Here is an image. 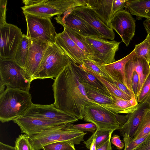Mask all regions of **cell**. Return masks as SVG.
<instances>
[{"label": "cell", "instance_id": "cell-22", "mask_svg": "<svg viewBox=\"0 0 150 150\" xmlns=\"http://www.w3.org/2000/svg\"><path fill=\"white\" fill-rule=\"evenodd\" d=\"M111 96L113 99L112 103L100 104L114 113L127 114L133 112L138 108V103L135 97L129 100H126L114 95Z\"/></svg>", "mask_w": 150, "mask_h": 150}, {"label": "cell", "instance_id": "cell-25", "mask_svg": "<svg viewBox=\"0 0 150 150\" xmlns=\"http://www.w3.org/2000/svg\"><path fill=\"white\" fill-rule=\"evenodd\" d=\"M63 27L70 38L84 53L88 59L93 60V53L85 37L71 28L65 26Z\"/></svg>", "mask_w": 150, "mask_h": 150}, {"label": "cell", "instance_id": "cell-3", "mask_svg": "<svg viewBox=\"0 0 150 150\" xmlns=\"http://www.w3.org/2000/svg\"><path fill=\"white\" fill-rule=\"evenodd\" d=\"M33 80L26 70L13 60L0 58V93L5 86L29 91Z\"/></svg>", "mask_w": 150, "mask_h": 150}, {"label": "cell", "instance_id": "cell-16", "mask_svg": "<svg viewBox=\"0 0 150 150\" xmlns=\"http://www.w3.org/2000/svg\"><path fill=\"white\" fill-rule=\"evenodd\" d=\"M54 19L58 23L71 28L84 36L103 38L94 29L69 9Z\"/></svg>", "mask_w": 150, "mask_h": 150}, {"label": "cell", "instance_id": "cell-37", "mask_svg": "<svg viewBox=\"0 0 150 150\" xmlns=\"http://www.w3.org/2000/svg\"><path fill=\"white\" fill-rule=\"evenodd\" d=\"M7 1V0H0V27L7 23L6 17Z\"/></svg>", "mask_w": 150, "mask_h": 150}, {"label": "cell", "instance_id": "cell-38", "mask_svg": "<svg viewBox=\"0 0 150 150\" xmlns=\"http://www.w3.org/2000/svg\"><path fill=\"white\" fill-rule=\"evenodd\" d=\"M127 0H113L112 12L114 14L117 12L123 10L125 7Z\"/></svg>", "mask_w": 150, "mask_h": 150}, {"label": "cell", "instance_id": "cell-29", "mask_svg": "<svg viewBox=\"0 0 150 150\" xmlns=\"http://www.w3.org/2000/svg\"><path fill=\"white\" fill-rule=\"evenodd\" d=\"M150 133V109L146 108L144 111L141 121L132 140L139 139Z\"/></svg>", "mask_w": 150, "mask_h": 150}, {"label": "cell", "instance_id": "cell-42", "mask_svg": "<svg viewBox=\"0 0 150 150\" xmlns=\"http://www.w3.org/2000/svg\"><path fill=\"white\" fill-rule=\"evenodd\" d=\"M111 135L106 142L96 147V150H112L111 139Z\"/></svg>", "mask_w": 150, "mask_h": 150}, {"label": "cell", "instance_id": "cell-32", "mask_svg": "<svg viewBox=\"0 0 150 150\" xmlns=\"http://www.w3.org/2000/svg\"><path fill=\"white\" fill-rule=\"evenodd\" d=\"M134 50L136 56L143 57L149 63L150 59V44L146 38L142 42L136 45Z\"/></svg>", "mask_w": 150, "mask_h": 150}, {"label": "cell", "instance_id": "cell-24", "mask_svg": "<svg viewBox=\"0 0 150 150\" xmlns=\"http://www.w3.org/2000/svg\"><path fill=\"white\" fill-rule=\"evenodd\" d=\"M132 15L150 19V0H128L125 7Z\"/></svg>", "mask_w": 150, "mask_h": 150}, {"label": "cell", "instance_id": "cell-33", "mask_svg": "<svg viewBox=\"0 0 150 150\" xmlns=\"http://www.w3.org/2000/svg\"><path fill=\"white\" fill-rule=\"evenodd\" d=\"M63 129L67 130L88 132L93 134L96 130L97 127L95 124L91 122L78 124L69 123L66 124Z\"/></svg>", "mask_w": 150, "mask_h": 150}, {"label": "cell", "instance_id": "cell-4", "mask_svg": "<svg viewBox=\"0 0 150 150\" xmlns=\"http://www.w3.org/2000/svg\"><path fill=\"white\" fill-rule=\"evenodd\" d=\"M84 121L93 123L98 130H115L125 122V115L114 113L94 101L88 102L84 110Z\"/></svg>", "mask_w": 150, "mask_h": 150}, {"label": "cell", "instance_id": "cell-14", "mask_svg": "<svg viewBox=\"0 0 150 150\" xmlns=\"http://www.w3.org/2000/svg\"><path fill=\"white\" fill-rule=\"evenodd\" d=\"M69 9L94 29L103 38L114 39L115 34L113 30L102 22L91 8L82 5Z\"/></svg>", "mask_w": 150, "mask_h": 150}, {"label": "cell", "instance_id": "cell-23", "mask_svg": "<svg viewBox=\"0 0 150 150\" xmlns=\"http://www.w3.org/2000/svg\"><path fill=\"white\" fill-rule=\"evenodd\" d=\"M81 81L84 87L86 96L90 99L103 105L113 102V99L109 93L85 82L82 80Z\"/></svg>", "mask_w": 150, "mask_h": 150}, {"label": "cell", "instance_id": "cell-43", "mask_svg": "<svg viewBox=\"0 0 150 150\" xmlns=\"http://www.w3.org/2000/svg\"><path fill=\"white\" fill-rule=\"evenodd\" d=\"M0 150H16L15 146H13L0 142Z\"/></svg>", "mask_w": 150, "mask_h": 150}, {"label": "cell", "instance_id": "cell-30", "mask_svg": "<svg viewBox=\"0 0 150 150\" xmlns=\"http://www.w3.org/2000/svg\"><path fill=\"white\" fill-rule=\"evenodd\" d=\"M113 130H98L96 129L89 139L83 143L86 147L89 149L93 139H95L96 147L99 146L107 140L112 135Z\"/></svg>", "mask_w": 150, "mask_h": 150}, {"label": "cell", "instance_id": "cell-46", "mask_svg": "<svg viewBox=\"0 0 150 150\" xmlns=\"http://www.w3.org/2000/svg\"><path fill=\"white\" fill-rule=\"evenodd\" d=\"M146 38H147L150 44V34H147V35Z\"/></svg>", "mask_w": 150, "mask_h": 150}, {"label": "cell", "instance_id": "cell-31", "mask_svg": "<svg viewBox=\"0 0 150 150\" xmlns=\"http://www.w3.org/2000/svg\"><path fill=\"white\" fill-rule=\"evenodd\" d=\"M83 65L86 67L98 74L103 78L112 83L115 82V80L103 69L100 65L93 60L88 59H83Z\"/></svg>", "mask_w": 150, "mask_h": 150}, {"label": "cell", "instance_id": "cell-5", "mask_svg": "<svg viewBox=\"0 0 150 150\" xmlns=\"http://www.w3.org/2000/svg\"><path fill=\"white\" fill-rule=\"evenodd\" d=\"M23 12L51 18L71 8L83 5L81 0H23Z\"/></svg>", "mask_w": 150, "mask_h": 150}, {"label": "cell", "instance_id": "cell-15", "mask_svg": "<svg viewBox=\"0 0 150 150\" xmlns=\"http://www.w3.org/2000/svg\"><path fill=\"white\" fill-rule=\"evenodd\" d=\"M13 121L19 127L22 133L29 136L49 129L63 128L66 125L25 116L19 117Z\"/></svg>", "mask_w": 150, "mask_h": 150}, {"label": "cell", "instance_id": "cell-7", "mask_svg": "<svg viewBox=\"0 0 150 150\" xmlns=\"http://www.w3.org/2000/svg\"><path fill=\"white\" fill-rule=\"evenodd\" d=\"M63 128L47 130L30 136V140L34 150L43 149L44 146L57 142L66 141L74 145L83 140L86 133L79 131L67 130Z\"/></svg>", "mask_w": 150, "mask_h": 150}, {"label": "cell", "instance_id": "cell-40", "mask_svg": "<svg viewBox=\"0 0 150 150\" xmlns=\"http://www.w3.org/2000/svg\"><path fill=\"white\" fill-rule=\"evenodd\" d=\"M111 142L119 150L122 149L125 146V144L122 142L120 136L117 134H115L111 137Z\"/></svg>", "mask_w": 150, "mask_h": 150}, {"label": "cell", "instance_id": "cell-11", "mask_svg": "<svg viewBox=\"0 0 150 150\" xmlns=\"http://www.w3.org/2000/svg\"><path fill=\"white\" fill-rule=\"evenodd\" d=\"M0 30V58L13 60L23 34L17 26L7 23Z\"/></svg>", "mask_w": 150, "mask_h": 150}, {"label": "cell", "instance_id": "cell-1", "mask_svg": "<svg viewBox=\"0 0 150 150\" xmlns=\"http://www.w3.org/2000/svg\"><path fill=\"white\" fill-rule=\"evenodd\" d=\"M52 87L55 107L79 120H83L86 104L93 101L87 97L81 80L71 60L55 78Z\"/></svg>", "mask_w": 150, "mask_h": 150}, {"label": "cell", "instance_id": "cell-2", "mask_svg": "<svg viewBox=\"0 0 150 150\" xmlns=\"http://www.w3.org/2000/svg\"><path fill=\"white\" fill-rule=\"evenodd\" d=\"M29 91L6 87L0 93V120L4 123L24 115L33 104Z\"/></svg>", "mask_w": 150, "mask_h": 150}, {"label": "cell", "instance_id": "cell-6", "mask_svg": "<svg viewBox=\"0 0 150 150\" xmlns=\"http://www.w3.org/2000/svg\"><path fill=\"white\" fill-rule=\"evenodd\" d=\"M70 59L55 43L48 47L39 68L33 77L37 79L56 78L69 64Z\"/></svg>", "mask_w": 150, "mask_h": 150}, {"label": "cell", "instance_id": "cell-34", "mask_svg": "<svg viewBox=\"0 0 150 150\" xmlns=\"http://www.w3.org/2000/svg\"><path fill=\"white\" fill-rule=\"evenodd\" d=\"M30 137V136L25 134L19 135L15 142L16 150H34Z\"/></svg>", "mask_w": 150, "mask_h": 150}, {"label": "cell", "instance_id": "cell-45", "mask_svg": "<svg viewBox=\"0 0 150 150\" xmlns=\"http://www.w3.org/2000/svg\"><path fill=\"white\" fill-rule=\"evenodd\" d=\"M96 147L95 139H93L90 148V150H96Z\"/></svg>", "mask_w": 150, "mask_h": 150}, {"label": "cell", "instance_id": "cell-39", "mask_svg": "<svg viewBox=\"0 0 150 150\" xmlns=\"http://www.w3.org/2000/svg\"><path fill=\"white\" fill-rule=\"evenodd\" d=\"M133 150H150V133L142 143Z\"/></svg>", "mask_w": 150, "mask_h": 150}, {"label": "cell", "instance_id": "cell-17", "mask_svg": "<svg viewBox=\"0 0 150 150\" xmlns=\"http://www.w3.org/2000/svg\"><path fill=\"white\" fill-rule=\"evenodd\" d=\"M28 38L29 49L24 68L33 79L46 50L51 44L39 40Z\"/></svg>", "mask_w": 150, "mask_h": 150}, {"label": "cell", "instance_id": "cell-48", "mask_svg": "<svg viewBox=\"0 0 150 150\" xmlns=\"http://www.w3.org/2000/svg\"><path fill=\"white\" fill-rule=\"evenodd\" d=\"M149 64L150 65V60H149Z\"/></svg>", "mask_w": 150, "mask_h": 150}, {"label": "cell", "instance_id": "cell-36", "mask_svg": "<svg viewBox=\"0 0 150 150\" xmlns=\"http://www.w3.org/2000/svg\"><path fill=\"white\" fill-rule=\"evenodd\" d=\"M150 98V74L147 79L137 98L138 103L147 101Z\"/></svg>", "mask_w": 150, "mask_h": 150}, {"label": "cell", "instance_id": "cell-47", "mask_svg": "<svg viewBox=\"0 0 150 150\" xmlns=\"http://www.w3.org/2000/svg\"><path fill=\"white\" fill-rule=\"evenodd\" d=\"M148 104V108L150 109V98L147 101H146Z\"/></svg>", "mask_w": 150, "mask_h": 150}, {"label": "cell", "instance_id": "cell-21", "mask_svg": "<svg viewBox=\"0 0 150 150\" xmlns=\"http://www.w3.org/2000/svg\"><path fill=\"white\" fill-rule=\"evenodd\" d=\"M84 1L86 6L92 8L102 22L109 27L110 21L114 15L112 12L113 0H84Z\"/></svg>", "mask_w": 150, "mask_h": 150}, {"label": "cell", "instance_id": "cell-8", "mask_svg": "<svg viewBox=\"0 0 150 150\" xmlns=\"http://www.w3.org/2000/svg\"><path fill=\"white\" fill-rule=\"evenodd\" d=\"M27 25V36L50 44L55 43L57 34L50 18L23 12Z\"/></svg>", "mask_w": 150, "mask_h": 150}, {"label": "cell", "instance_id": "cell-19", "mask_svg": "<svg viewBox=\"0 0 150 150\" xmlns=\"http://www.w3.org/2000/svg\"><path fill=\"white\" fill-rule=\"evenodd\" d=\"M55 43L71 61L78 65H83V60L88 59L64 29L62 32L57 33Z\"/></svg>", "mask_w": 150, "mask_h": 150}, {"label": "cell", "instance_id": "cell-13", "mask_svg": "<svg viewBox=\"0 0 150 150\" xmlns=\"http://www.w3.org/2000/svg\"><path fill=\"white\" fill-rule=\"evenodd\" d=\"M135 72L139 78V85L136 98L139 95L143 86L150 74V65L149 62L144 58L136 56L135 54L126 63L125 73L127 83L130 91L135 96L132 87V78Z\"/></svg>", "mask_w": 150, "mask_h": 150}, {"label": "cell", "instance_id": "cell-41", "mask_svg": "<svg viewBox=\"0 0 150 150\" xmlns=\"http://www.w3.org/2000/svg\"><path fill=\"white\" fill-rule=\"evenodd\" d=\"M139 81V78L138 74L136 72H134L132 74V90L135 98L137 94Z\"/></svg>", "mask_w": 150, "mask_h": 150}, {"label": "cell", "instance_id": "cell-28", "mask_svg": "<svg viewBox=\"0 0 150 150\" xmlns=\"http://www.w3.org/2000/svg\"><path fill=\"white\" fill-rule=\"evenodd\" d=\"M73 62L78 75L83 81L110 93L101 82L94 75L84 70L79 65Z\"/></svg>", "mask_w": 150, "mask_h": 150}, {"label": "cell", "instance_id": "cell-9", "mask_svg": "<svg viewBox=\"0 0 150 150\" xmlns=\"http://www.w3.org/2000/svg\"><path fill=\"white\" fill-rule=\"evenodd\" d=\"M93 53V61L100 65L115 62V56L120 42L95 37L85 36Z\"/></svg>", "mask_w": 150, "mask_h": 150}, {"label": "cell", "instance_id": "cell-44", "mask_svg": "<svg viewBox=\"0 0 150 150\" xmlns=\"http://www.w3.org/2000/svg\"><path fill=\"white\" fill-rule=\"evenodd\" d=\"M143 24L147 34H150V19H146L143 22Z\"/></svg>", "mask_w": 150, "mask_h": 150}, {"label": "cell", "instance_id": "cell-12", "mask_svg": "<svg viewBox=\"0 0 150 150\" xmlns=\"http://www.w3.org/2000/svg\"><path fill=\"white\" fill-rule=\"evenodd\" d=\"M109 27L119 35L127 46L134 35L135 21L130 13L123 10L114 14L110 21Z\"/></svg>", "mask_w": 150, "mask_h": 150}, {"label": "cell", "instance_id": "cell-26", "mask_svg": "<svg viewBox=\"0 0 150 150\" xmlns=\"http://www.w3.org/2000/svg\"><path fill=\"white\" fill-rule=\"evenodd\" d=\"M79 65L83 69L93 74L100 81L110 93L111 96L114 95L126 100H129L132 98L135 97L129 95L122 91L114 84L108 81L98 74L86 67L83 65Z\"/></svg>", "mask_w": 150, "mask_h": 150}, {"label": "cell", "instance_id": "cell-35", "mask_svg": "<svg viewBox=\"0 0 150 150\" xmlns=\"http://www.w3.org/2000/svg\"><path fill=\"white\" fill-rule=\"evenodd\" d=\"M74 145L66 141L52 143L44 146L43 150H76Z\"/></svg>", "mask_w": 150, "mask_h": 150}, {"label": "cell", "instance_id": "cell-27", "mask_svg": "<svg viewBox=\"0 0 150 150\" xmlns=\"http://www.w3.org/2000/svg\"><path fill=\"white\" fill-rule=\"evenodd\" d=\"M28 49V38L26 35L23 34L16 52L13 60L24 68H25Z\"/></svg>", "mask_w": 150, "mask_h": 150}, {"label": "cell", "instance_id": "cell-18", "mask_svg": "<svg viewBox=\"0 0 150 150\" xmlns=\"http://www.w3.org/2000/svg\"><path fill=\"white\" fill-rule=\"evenodd\" d=\"M148 104L146 101L138 103L137 109L133 112L129 113L127 122L120 126L118 129L123 137L125 148H126L133 138L144 113V110L148 108Z\"/></svg>", "mask_w": 150, "mask_h": 150}, {"label": "cell", "instance_id": "cell-20", "mask_svg": "<svg viewBox=\"0 0 150 150\" xmlns=\"http://www.w3.org/2000/svg\"><path fill=\"white\" fill-rule=\"evenodd\" d=\"M134 54L133 50L127 55L118 60L110 64L100 65L101 68L111 77L119 79L129 91L126 77L125 67L126 63Z\"/></svg>", "mask_w": 150, "mask_h": 150}, {"label": "cell", "instance_id": "cell-10", "mask_svg": "<svg viewBox=\"0 0 150 150\" xmlns=\"http://www.w3.org/2000/svg\"><path fill=\"white\" fill-rule=\"evenodd\" d=\"M23 116L62 124L74 123L79 120L75 116L57 108L53 103L46 105L33 103Z\"/></svg>", "mask_w": 150, "mask_h": 150}]
</instances>
